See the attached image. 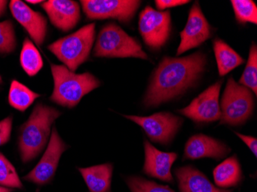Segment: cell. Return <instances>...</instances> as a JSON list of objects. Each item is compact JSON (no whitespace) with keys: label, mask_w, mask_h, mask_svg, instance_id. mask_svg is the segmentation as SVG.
Returning a JSON list of instances; mask_svg holds the SVG:
<instances>
[{"label":"cell","mask_w":257,"mask_h":192,"mask_svg":"<svg viewBox=\"0 0 257 192\" xmlns=\"http://www.w3.org/2000/svg\"><path fill=\"white\" fill-rule=\"evenodd\" d=\"M206 63V55L201 52L186 57L163 58L152 76L144 105L157 107L186 92L201 76Z\"/></svg>","instance_id":"6da1fadb"},{"label":"cell","mask_w":257,"mask_h":192,"mask_svg":"<svg viewBox=\"0 0 257 192\" xmlns=\"http://www.w3.org/2000/svg\"><path fill=\"white\" fill-rule=\"evenodd\" d=\"M61 112L53 107L38 103L28 120L20 128L18 148L23 163L37 158L48 144L51 127Z\"/></svg>","instance_id":"7a4b0ae2"},{"label":"cell","mask_w":257,"mask_h":192,"mask_svg":"<svg viewBox=\"0 0 257 192\" xmlns=\"http://www.w3.org/2000/svg\"><path fill=\"white\" fill-rule=\"evenodd\" d=\"M54 89L50 100L73 109L89 92L100 86V81L89 73L76 74L62 65L51 64Z\"/></svg>","instance_id":"3957f363"},{"label":"cell","mask_w":257,"mask_h":192,"mask_svg":"<svg viewBox=\"0 0 257 192\" xmlns=\"http://www.w3.org/2000/svg\"><path fill=\"white\" fill-rule=\"evenodd\" d=\"M95 35L96 24L90 23L73 34L56 40L48 46V50L67 69L75 73L79 66L89 59Z\"/></svg>","instance_id":"277c9868"},{"label":"cell","mask_w":257,"mask_h":192,"mask_svg":"<svg viewBox=\"0 0 257 192\" xmlns=\"http://www.w3.org/2000/svg\"><path fill=\"white\" fill-rule=\"evenodd\" d=\"M93 56L99 58H138L149 59L137 40L115 23L104 26L99 32Z\"/></svg>","instance_id":"5b68a950"},{"label":"cell","mask_w":257,"mask_h":192,"mask_svg":"<svg viewBox=\"0 0 257 192\" xmlns=\"http://www.w3.org/2000/svg\"><path fill=\"white\" fill-rule=\"evenodd\" d=\"M253 109L251 91L238 84L233 78H229L221 99L220 124L231 126L242 125L252 115Z\"/></svg>","instance_id":"8992f818"},{"label":"cell","mask_w":257,"mask_h":192,"mask_svg":"<svg viewBox=\"0 0 257 192\" xmlns=\"http://www.w3.org/2000/svg\"><path fill=\"white\" fill-rule=\"evenodd\" d=\"M139 30L144 43L151 50L159 51L165 46L171 31L170 11L160 12L147 7L140 15Z\"/></svg>","instance_id":"52a82bcc"},{"label":"cell","mask_w":257,"mask_h":192,"mask_svg":"<svg viewBox=\"0 0 257 192\" xmlns=\"http://www.w3.org/2000/svg\"><path fill=\"white\" fill-rule=\"evenodd\" d=\"M123 116L140 125L151 141L163 145H168L173 141L183 122V118L170 112H158L147 117Z\"/></svg>","instance_id":"ba28073f"},{"label":"cell","mask_w":257,"mask_h":192,"mask_svg":"<svg viewBox=\"0 0 257 192\" xmlns=\"http://www.w3.org/2000/svg\"><path fill=\"white\" fill-rule=\"evenodd\" d=\"M81 5L89 20L115 19L121 23L132 20L141 1L136 0H82Z\"/></svg>","instance_id":"9c48e42d"},{"label":"cell","mask_w":257,"mask_h":192,"mask_svg":"<svg viewBox=\"0 0 257 192\" xmlns=\"http://www.w3.org/2000/svg\"><path fill=\"white\" fill-rule=\"evenodd\" d=\"M67 148V145L58 133L56 127H53L50 141L43 157L34 168L23 177V179L38 185L50 183L56 174L63 152Z\"/></svg>","instance_id":"30bf717a"},{"label":"cell","mask_w":257,"mask_h":192,"mask_svg":"<svg viewBox=\"0 0 257 192\" xmlns=\"http://www.w3.org/2000/svg\"><path fill=\"white\" fill-rule=\"evenodd\" d=\"M223 80L209 86L188 106L178 110L179 113L198 123H208L220 120L221 110L219 98Z\"/></svg>","instance_id":"8fae6325"},{"label":"cell","mask_w":257,"mask_h":192,"mask_svg":"<svg viewBox=\"0 0 257 192\" xmlns=\"http://www.w3.org/2000/svg\"><path fill=\"white\" fill-rule=\"evenodd\" d=\"M211 37V27L203 15L200 4L196 2L190 10L184 30L180 33L181 42L177 56L200 46Z\"/></svg>","instance_id":"7c38bea8"},{"label":"cell","mask_w":257,"mask_h":192,"mask_svg":"<svg viewBox=\"0 0 257 192\" xmlns=\"http://www.w3.org/2000/svg\"><path fill=\"white\" fill-rule=\"evenodd\" d=\"M12 15L27 30L32 40L38 46L44 43L47 33V20L39 12L34 11L20 0L10 3Z\"/></svg>","instance_id":"4fadbf2b"},{"label":"cell","mask_w":257,"mask_h":192,"mask_svg":"<svg viewBox=\"0 0 257 192\" xmlns=\"http://www.w3.org/2000/svg\"><path fill=\"white\" fill-rule=\"evenodd\" d=\"M52 24L63 32L73 30L80 20V8L76 1L49 0L42 4Z\"/></svg>","instance_id":"5bb4252c"},{"label":"cell","mask_w":257,"mask_h":192,"mask_svg":"<svg viewBox=\"0 0 257 192\" xmlns=\"http://www.w3.org/2000/svg\"><path fill=\"white\" fill-rule=\"evenodd\" d=\"M144 149L145 163L144 172L150 177H155L161 181L174 182L171 168L173 163L177 160V154L160 151L147 140L144 141Z\"/></svg>","instance_id":"9a60e30c"},{"label":"cell","mask_w":257,"mask_h":192,"mask_svg":"<svg viewBox=\"0 0 257 192\" xmlns=\"http://www.w3.org/2000/svg\"><path fill=\"white\" fill-rule=\"evenodd\" d=\"M230 151V148L222 141L203 134H198L192 136L186 142L184 158L194 160L211 158L219 160L224 158Z\"/></svg>","instance_id":"2e32d148"},{"label":"cell","mask_w":257,"mask_h":192,"mask_svg":"<svg viewBox=\"0 0 257 192\" xmlns=\"http://www.w3.org/2000/svg\"><path fill=\"white\" fill-rule=\"evenodd\" d=\"M180 192H232L213 185L203 173L193 166L187 165L175 170Z\"/></svg>","instance_id":"e0dca14e"},{"label":"cell","mask_w":257,"mask_h":192,"mask_svg":"<svg viewBox=\"0 0 257 192\" xmlns=\"http://www.w3.org/2000/svg\"><path fill=\"white\" fill-rule=\"evenodd\" d=\"M79 171L84 179L89 192H112V171L111 163L88 167H79Z\"/></svg>","instance_id":"ac0fdd59"},{"label":"cell","mask_w":257,"mask_h":192,"mask_svg":"<svg viewBox=\"0 0 257 192\" xmlns=\"http://www.w3.org/2000/svg\"><path fill=\"white\" fill-rule=\"evenodd\" d=\"M242 177L241 165L236 155L226 158L213 171L215 183L222 188L236 187L240 183Z\"/></svg>","instance_id":"d6986e66"},{"label":"cell","mask_w":257,"mask_h":192,"mask_svg":"<svg viewBox=\"0 0 257 192\" xmlns=\"http://www.w3.org/2000/svg\"><path fill=\"white\" fill-rule=\"evenodd\" d=\"M213 51L220 76H226L244 63V59L220 39L213 41Z\"/></svg>","instance_id":"ffe728a7"},{"label":"cell","mask_w":257,"mask_h":192,"mask_svg":"<svg viewBox=\"0 0 257 192\" xmlns=\"http://www.w3.org/2000/svg\"><path fill=\"white\" fill-rule=\"evenodd\" d=\"M40 96V94L33 92L21 82L12 81L9 92V103L17 110L25 112Z\"/></svg>","instance_id":"44dd1931"},{"label":"cell","mask_w":257,"mask_h":192,"mask_svg":"<svg viewBox=\"0 0 257 192\" xmlns=\"http://www.w3.org/2000/svg\"><path fill=\"white\" fill-rule=\"evenodd\" d=\"M20 64L23 70L31 77L38 74L43 66L40 52L29 38H26L23 41L20 53Z\"/></svg>","instance_id":"7402d4cb"},{"label":"cell","mask_w":257,"mask_h":192,"mask_svg":"<svg viewBox=\"0 0 257 192\" xmlns=\"http://www.w3.org/2000/svg\"><path fill=\"white\" fill-rule=\"evenodd\" d=\"M0 185L12 189H23V184L14 164L0 151Z\"/></svg>","instance_id":"603a6c76"},{"label":"cell","mask_w":257,"mask_h":192,"mask_svg":"<svg viewBox=\"0 0 257 192\" xmlns=\"http://www.w3.org/2000/svg\"><path fill=\"white\" fill-rule=\"evenodd\" d=\"M239 85L251 89L257 94V47L252 44L249 50L247 63L239 81Z\"/></svg>","instance_id":"cb8c5ba5"},{"label":"cell","mask_w":257,"mask_h":192,"mask_svg":"<svg viewBox=\"0 0 257 192\" xmlns=\"http://www.w3.org/2000/svg\"><path fill=\"white\" fill-rule=\"evenodd\" d=\"M235 17L239 23H257V7L251 0H232L231 1Z\"/></svg>","instance_id":"d4e9b609"},{"label":"cell","mask_w":257,"mask_h":192,"mask_svg":"<svg viewBox=\"0 0 257 192\" xmlns=\"http://www.w3.org/2000/svg\"><path fill=\"white\" fill-rule=\"evenodd\" d=\"M125 181L131 192H175L168 186L161 185L137 176L128 177Z\"/></svg>","instance_id":"484cf974"},{"label":"cell","mask_w":257,"mask_h":192,"mask_svg":"<svg viewBox=\"0 0 257 192\" xmlns=\"http://www.w3.org/2000/svg\"><path fill=\"white\" fill-rule=\"evenodd\" d=\"M17 46L15 30L11 20L0 23V53L10 54L15 50Z\"/></svg>","instance_id":"4316f807"},{"label":"cell","mask_w":257,"mask_h":192,"mask_svg":"<svg viewBox=\"0 0 257 192\" xmlns=\"http://www.w3.org/2000/svg\"><path fill=\"white\" fill-rule=\"evenodd\" d=\"M13 116H8L0 121V146L10 141L13 128Z\"/></svg>","instance_id":"83f0119b"},{"label":"cell","mask_w":257,"mask_h":192,"mask_svg":"<svg viewBox=\"0 0 257 192\" xmlns=\"http://www.w3.org/2000/svg\"><path fill=\"white\" fill-rule=\"evenodd\" d=\"M190 3L189 0H156V7L159 10L173 8L179 6L185 5Z\"/></svg>","instance_id":"f1b7e54d"},{"label":"cell","mask_w":257,"mask_h":192,"mask_svg":"<svg viewBox=\"0 0 257 192\" xmlns=\"http://www.w3.org/2000/svg\"><path fill=\"white\" fill-rule=\"evenodd\" d=\"M236 135L239 137L240 139L242 140L245 144L249 147L254 155L256 157L257 155V140L255 137L249 136V135H244L239 132H235Z\"/></svg>","instance_id":"f546056e"},{"label":"cell","mask_w":257,"mask_h":192,"mask_svg":"<svg viewBox=\"0 0 257 192\" xmlns=\"http://www.w3.org/2000/svg\"><path fill=\"white\" fill-rule=\"evenodd\" d=\"M7 4H8L7 1H5V0H0V17H2L4 13H5Z\"/></svg>","instance_id":"4dcf8cb0"},{"label":"cell","mask_w":257,"mask_h":192,"mask_svg":"<svg viewBox=\"0 0 257 192\" xmlns=\"http://www.w3.org/2000/svg\"><path fill=\"white\" fill-rule=\"evenodd\" d=\"M14 189L8 188V187H3L0 185V192H14Z\"/></svg>","instance_id":"1f68e13d"},{"label":"cell","mask_w":257,"mask_h":192,"mask_svg":"<svg viewBox=\"0 0 257 192\" xmlns=\"http://www.w3.org/2000/svg\"><path fill=\"white\" fill-rule=\"evenodd\" d=\"M44 1H42V0H27L26 3H29L30 4H43Z\"/></svg>","instance_id":"d6a6232c"},{"label":"cell","mask_w":257,"mask_h":192,"mask_svg":"<svg viewBox=\"0 0 257 192\" xmlns=\"http://www.w3.org/2000/svg\"><path fill=\"white\" fill-rule=\"evenodd\" d=\"M3 83V79H2V77H1V75H0V84H2Z\"/></svg>","instance_id":"836d02e7"}]
</instances>
